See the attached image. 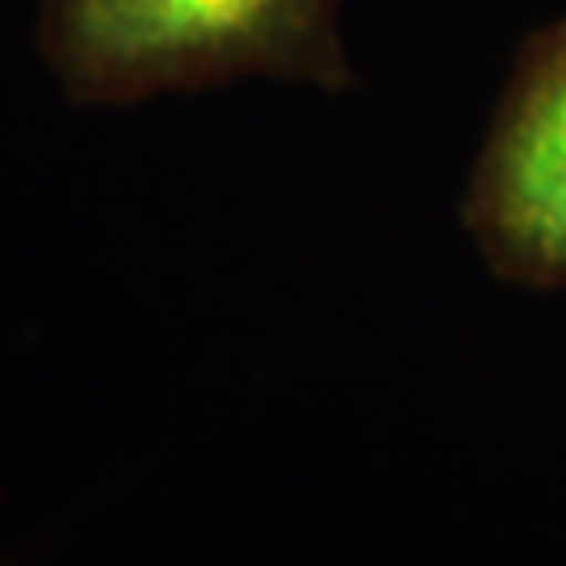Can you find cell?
<instances>
[{
	"label": "cell",
	"instance_id": "cell-2",
	"mask_svg": "<svg viewBox=\"0 0 566 566\" xmlns=\"http://www.w3.org/2000/svg\"><path fill=\"white\" fill-rule=\"evenodd\" d=\"M462 223L495 277L566 290V18L537 30L470 168Z\"/></svg>",
	"mask_w": 566,
	"mask_h": 566
},
{
	"label": "cell",
	"instance_id": "cell-1",
	"mask_svg": "<svg viewBox=\"0 0 566 566\" xmlns=\"http://www.w3.org/2000/svg\"><path fill=\"white\" fill-rule=\"evenodd\" d=\"M344 0H39L34 46L72 105H139L235 81L357 84Z\"/></svg>",
	"mask_w": 566,
	"mask_h": 566
}]
</instances>
